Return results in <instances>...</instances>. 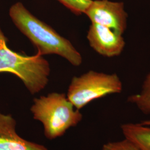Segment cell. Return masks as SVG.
Masks as SVG:
<instances>
[{"label":"cell","mask_w":150,"mask_h":150,"mask_svg":"<svg viewBox=\"0 0 150 150\" xmlns=\"http://www.w3.org/2000/svg\"><path fill=\"white\" fill-rule=\"evenodd\" d=\"M9 15L17 28L38 48V54L59 55L75 66L82 64L81 54L70 41L33 15L21 2L11 6Z\"/></svg>","instance_id":"1"},{"label":"cell","mask_w":150,"mask_h":150,"mask_svg":"<svg viewBox=\"0 0 150 150\" xmlns=\"http://www.w3.org/2000/svg\"><path fill=\"white\" fill-rule=\"evenodd\" d=\"M30 111L33 118L42 124L45 137L51 140L62 136L83 118L80 110L61 93L52 92L35 98Z\"/></svg>","instance_id":"2"},{"label":"cell","mask_w":150,"mask_h":150,"mask_svg":"<svg viewBox=\"0 0 150 150\" xmlns=\"http://www.w3.org/2000/svg\"><path fill=\"white\" fill-rule=\"evenodd\" d=\"M8 72L18 77L32 95L43 90L48 84L50 67L48 61L39 54L27 56L8 48L7 38L0 27V73Z\"/></svg>","instance_id":"3"},{"label":"cell","mask_w":150,"mask_h":150,"mask_svg":"<svg viewBox=\"0 0 150 150\" xmlns=\"http://www.w3.org/2000/svg\"><path fill=\"white\" fill-rule=\"evenodd\" d=\"M122 88V83L117 74L89 71L72 78L66 96L74 107L80 110L95 100L121 92Z\"/></svg>","instance_id":"4"},{"label":"cell","mask_w":150,"mask_h":150,"mask_svg":"<svg viewBox=\"0 0 150 150\" xmlns=\"http://www.w3.org/2000/svg\"><path fill=\"white\" fill-rule=\"evenodd\" d=\"M84 13L91 23L108 27L122 35L126 30L128 15L123 2L92 0Z\"/></svg>","instance_id":"5"},{"label":"cell","mask_w":150,"mask_h":150,"mask_svg":"<svg viewBox=\"0 0 150 150\" xmlns=\"http://www.w3.org/2000/svg\"><path fill=\"white\" fill-rule=\"evenodd\" d=\"M123 35L108 27L91 23L87 32L89 44L98 54L107 57L118 56L123 51Z\"/></svg>","instance_id":"6"},{"label":"cell","mask_w":150,"mask_h":150,"mask_svg":"<svg viewBox=\"0 0 150 150\" xmlns=\"http://www.w3.org/2000/svg\"><path fill=\"white\" fill-rule=\"evenodd\" d=\"M16 120L0 112V150H49L43 145L23 139L16 131Z\"/></svg>","instance_id":"7"},{"label":"cell","mask_w":150,"mask_h":150,"mask_svg":"<svg viewBox=\"0 0 150 150\" xmlns=\"http://www.w3.org/2000/svg\"><path fill=\"white\" fill-rule=\"evenodd\" d=\"M121 129L125 138L133 142L140 150H150V126L140 123H123Z\"/></svg>","instance_id":"8"},{"label":"cell","mask_w":150,"mask_h":150,"mask_svg":"<svg viewBox=\"0 0 150 150\" xmlns=\"http://www.w3.org/2000/svg\"><path fill=\"white\" fill-rule=\"evenodd\" d=\"M127 101L134 105L144 114H150V73L146 76L141 90L128 97Z\"/></svg>","instance_id":"9"},{"label":"cell","mask_w":150,"mask_h":150,"mask_svg":"<svg viewBox=\"0 0 150 150\" xmlns=\"http://www.w3.org/2000/svg\"><path fill=\"white\" fill-rule=\"evenodd\" d=\"M76 15L84 13L92 0H57Z\"/></svg>","instance_id":"10"},{"label":"cell","mask_w":150,"mask_h":150,"mask_svg":"<svg viewBox=\"0 0 150 150\" xmlns=\"http://www.w3.org/2000/svg\"><path fill=\"white\" fill-rule=\"evenodd\" d=\"M101 150H140V149L133 142L125 138L120 141L107 142L103 145Z\"/></svg>","instance_id":"11"},{"label":"cell","mask_w":150,"mask_h":150,"mask_svg":"<svg viewBox=\"0 0 150 150\" xmlns=\"http://www.w3.org/2000/svg\"><path fill=\"white\" fill-rule=\"evenodd\" d=\"M141 124L143 125H146V126H150V120H144L142 121V122H140Z\"/></svg>","instance_id":"12"}]
</instances>
